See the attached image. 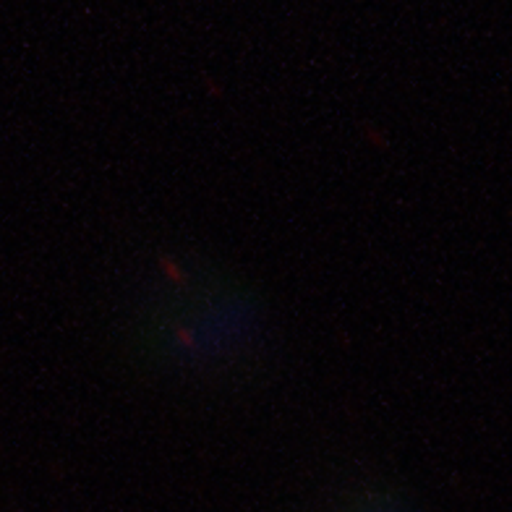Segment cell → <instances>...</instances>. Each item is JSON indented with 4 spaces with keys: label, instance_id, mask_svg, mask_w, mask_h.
I'll list each match as a JSON object with an SVG mask.
<instances>
[{
    "label": "cell",
    "instance_id": "6da1fadb",
    "mask_svg": "<svg viewBox=\"0 0 512 512\" xmlns=\"http://www.w3.org/2000/svg\"><path fill=\"white\" fill-rule=\"evenodd\" d=\"M178 317L168 319L170 348L189 353V358H217L220 351L243 345L254 322V309L246 306L236 290H199L186 301L170 306Z\"/></svg>",
    "mask_w": 512,
    "mask_h": 512
}]
</instances>
